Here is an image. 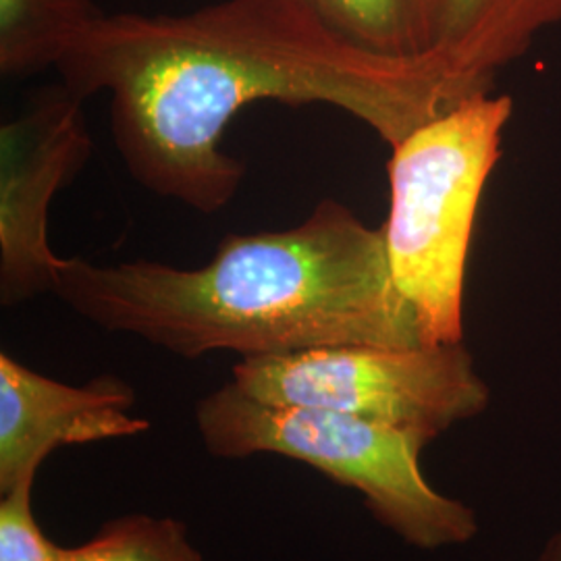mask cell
I'll use <instances>...</instances> for the list:
<instances>
[{
	"label": "cell",
	"mask_w": 561,
	"mask_h": 561,
	"mask_svg": "<svg viewBox=\"0 0 561 561\" xmlns=\"http://www.w3.org/2000/svg\"><path fill=\"white\" fill-rule=\"evenodd\" d=\"M62 561H202L187 528L173 518L121 516L80 547H62Z\"/></svg>",
	"instance_id": "cell-11"
},
{
	"label": "cell",
	"mask_w": 561,
	"mask_h": 561,
	"mask_svg": "<svg viewBox=\"0 0 561 561\" xmlns=\"http://www.w3.org/2000/svg\"><path fill=\"white\" fill-rule=\"evenodd\" d=\"M83 102L62 81L44 85L0 127L2 308L55 291L62 259L50 248L48 210L94 150Z\"/></svg>",
	"instance_id": "cell-6"
},
{
	"label": "cell",
	"mask_w": 561,
	"mask_h": 561,
	"mask_svg": "<svg viewBox=\"0 0 561 561\" xmlns=\"http://www.w3.org/2000/svg\"><path fill=\"white\" fill-rule=\"evenodd\" d=\"M514 104L481 94L422 123L391 148L385 252L426 345L463 341V285L484 185Z\"/></svg>",
	"instance_id": "cell-3"
},
{
	"label": "cell",
	"mask_w": 561,
	"mask_h": 561,
	"mask_svg": "<svg viewBox=\"0 0 561 561\" xmlns=\"http://www.w3.org/2000/svg\"><path fill=\"white\" fill-rule=\"evenodd\" d=\"M55 69L83 101L111 96L115 148L141 187L202 215L240 192L245 164L225 152L222 138L254 102L329 104L393 148L474 99L437 55L366 53L296 0H221L181 15L104 13Z\"/></svg>",
	"instance_id": "cell-1"
},
{
	"label": "cell",
	"mask_w": 561,
	"mask_h": 561,
	"mask_svg": "<svg viewBox=\"0 0 561 561\" xmlns=\"http://www.w3.org/2000/svg\"><path fill=\"white\" fill-rule=\"evenodd\" d=\"M53 294L101 329L190 360L424 343L391 279L381 227L337 201L319 202L285 231L227 236L198 268L62 259Z\"/></svg>",
	"instance_id": "cell-2"
},
{
	"label": "cell",
	"mask_w": 561,
	"mask_h": 561,
	"mask_svg": "<svg viewBox=\"0 0 561 561\" xmlns=\"http://www.w3.org/2000/svg\"><path fill=\"white\" fill-rule=\"evenodd\" d=\"M535 561H561V526H558L547 541L542 542Z\"/></svg>",
	"instance_id": "cell-13"
},
{
	"label": "cell",
	"mask_w": 561,
	"mask_h": 561,
	"mask_svg": "<svg viewBox=\"0 0 561 561\" xmlns=\"http://www.w3.org/2000/svg\"><path fill=\"white\" fill-rule=\"evenodd\" d=\"M102 15L94 0H0V76L20 80L57 67Z\"/></svg>",
	"instance_id": "cell-10"
},
{
	"label": "cell",
	"mask_w": 561,
	"mask_h": 561,
	"mask_svg": "<svg viewBox=\"0 0 561 561\" xmlns=\"http://www.w3.org/2000/svg\"><path fill=\"white\" fill-rule=\"evenodd\" d=\"M558 25L561 0H439L435 55L470 96H481Z\"/></svg>",
	"instance_id": "cell-8"
},
{
	"label": "cell",
	"mask_w": 561,
	"mask_h": 561,
	"mask_svg": "<svg viewBox=\"0 0 561 561\" xmlns=\"http://www.w3.org/2000/svg\"><path fill=\"white\" fill-rule=\"evenodd\" d=\"M231 382L254 400L301 405L439 439L481 416L491 389L460 343L331 345L241 358Z\"/></svg>",
	"instance_id": "cell-5"
},
{
	"label": "cell",
	"mask_w": 561,
	"mask_h": 561,
	"mask_svg": "<svg viewBox=\"0 0 561 561\" xmlns=\"http://www.w3.org/2000/svg\"><path fill=\"white\" fill-rule=\"evenodd\" d=\"M134 389L117 377L67 385L0 354V495L34 484L44 460L59 447L146 433L131 414Z\"/></svg>",
	"instance_id": "cell-7"
},
{
	"label": "cell",
	"mask_w": 561,
	"mask_h": 561,
	"mask_svg": "<svg viewBox=\"0 0 561 561\" xmlns=\"http://www.w3.org/2000/svg\"><path fill=\"white\" fill-rule=\"evenodd\" d=\"M32 486L21 484L0 502V561H62V547L42 533L32 510Z\"/></svg>",
	"instance_id": "cell-12"
},
{
	"label": "cell",
	"mask_w": 561,
	"mask_h": 561,
	"mask_svg": "<svg viewBox=\"0 0 561 561\" xmlns=\"http://www.w3.org/2000/svg\"><path fill=\"white\" fill-rule=\"evenodd\" d=\"M356 48L389 59L435 53L439 0H296Z\"/></svg>",
	"instance_id": "cell-9"
},
{
	"label": "cell",
	"mask_w": 561,
	"mask_h": 561,
	"mask_svg": "<svg viewBox=\"0 0 561 561\" xmlns=\"http://www.w3.org/2000/svg\"><path fill=\"white\" fill-rule=\"evenodd\" d=\"M196 426L208 454L241 460L275 454L304 461L358 491L368 512L401 541L424 551L472 541L474 507L437 491L421 470L431 439L317 408L254 400L233 382L196 403Z\"/></svg>",
	"instance_id": "cell-4"
}]
</instances>
